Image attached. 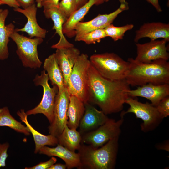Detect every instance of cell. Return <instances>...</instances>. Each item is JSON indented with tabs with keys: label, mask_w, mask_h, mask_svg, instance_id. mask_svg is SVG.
Here are the masks:
<instances>
[{
	"label": "cell",
	"mask_w": 169,
	"mask_h": 169,
	"mask_svg": "<svg viewBox=\"0 0 169 169\" xmlns=\"http://www.w3.org/2000/svg\"><path fill=\"white\" fill-rule=\"evenodd\" d=\"M88 73V102L97 105L106 115L121 111L131 90L126 79L111 80L106 79L98 72L91 63Z\"/></svg>",
	"instance_id": "6da1fadb"
},
{
	"label": "cell",
	"mask_w": 169,
	"mask_h": 169,
	"mask_svg": "<svg viewBox=\"0 0 169 169\" xmlns=\"http://www.w3.org/2000/svg\"><path fill=\"white\" fill-rule=\"evenodd\" d=\"M129 69L125 79L132 86H141L151 83L169 84V62L162 59L149 63L137 61L129 58Z\"/></svg>",
	"instance_id": "7a4b0ae2"
},
{
	"label": "cell",
	"mask_w": 169,
	"mask_h": 169,
	"mask_svg": "<svg viewBox=\"0 0 169 169\" xmlns=\"http://www.w3.org/2000/svg\"><path fill=\"white\" fill-rule=\"evenodd\" d=\"M119 138H114L98 148L81 143L78 150L80 163L79 169H114L118 152Z\"/></svg>",
	"instance_id": "3957f363"
},
{
	"label": "cell",
	"mask_w": 169,
	"mask_h": 169,
	"mask_svg": "<svg viewBox=\"0 0 169 169\" xmlns=\"http://www.w3.org/2000/svg\"><path fill=\"white\" fill-rule=\"evenodd\" d=\"M91 64L104 77L111 80L125 79L129 63L113 53L94 54L90 58Z\"/></svg>",
	"instance_id": "277c9868"
},
{
	"label": "cell",
	"mask_w": 169,
	"mask_h": 169,
	"mask_svg": "<svg viewBox=\"0 0 169 169\" xmlns=\"http://www.w3.org/2000/svg\"><path fill=\"white\" fill-rule=\"evenodd\" d=\"M90 64L88 55L82 54L74 64L68 81L67 88L70 95L84 103L88 100V69Z\"/></svg>",
	"instance_id": "5b68a950"
},
{
	"label": "cell",
	"mask_w": 169,
	"mask_h": 169,
	"mask_svg": "<svg viewBox=\"0 0 169 169\" xmlns=\"http://www.w3.org/2000/svg\"><path fill=\"white\" fill-rule=\"evenodd\" d=\"M10 38L16 44V53L24 67L34 69L40 68L42 62L38 57L37 47L43 42V39L28 38L20 34L15 29Z\"/></svg>",
	"instance_id": "8992f818"
},
{
	"label": "cell",
	"mask_w": 169,
	"mask_h": 169,
	"mask_svg": "<svg viewBox=\"0 0 169 169\" xmlns=\"http://www.w3.org/2000/svg\"><path fill=\"white\" fill-rule=\"evenodd\" d=\"M124 112L122 111L120 118L118 120L109 118L96 129L84 134L82 136L81 143L98 148L110 140L119 137L121 132V127L124 121L125 115Z\"/></svg>",
	"instance_id": "52a82bcc"
},
{
	"label": "cell",
	"mask_w": 169,
	"mask_h": 169,
	"mask_svg": "<svg viewBox=\"0 0 169 169\" xmlns=\"http://www.w3.org/2000/svg\"><path fill=\"white\" fill-rule=\"evenodd\" d=\"M49 78L45 70L41 72L40 75L37 74L33 79L36 86L42 87L43 90V97L38 105L31 110L27 111L26 113L28 116L37 114L44 115L48 119L50 124L53 119L54 110L56 96L59 89L56 85L51 87L48 83Z\"/></svg>",
	"instance_id": "ba28073f"
},
{
	"label": "cell",
	"mask_w": 169,
	"mask_h": 169,
	"mask_svg": "<svg viewBox=\"0 0 169 169\" xmlns=\"http://www.w3.org/2000/svg\"><path fill=\"white\" fill-rule=\"evenodd\" d=\"M125 103L129 105V107L127 111H124V114L133 113L136 118L141 119L143 121L140 125L141 130L144 132L155 129L163 119L156 107L151 103H142L134 97L129 96Z\"/></svg>",
	"instance_id": "9c48e42d"
},
{
	"label": "cell",
	"mask_w": 169,
	"mask_h": 169,
	"mask_svg": "<svg viewBox=\"0 0 169 169\" xmlns=\"http://www.w3.org/2000/svg\"><path fill=\"white\" fill-rule=\"evenodd\" d=\"M119 1L120 3V7L111 13L99 14L90 21L78 23L75 28V40L77 41L83 35L90 32L98 29L104 28L111 24L120 13L128 9V3L126 0Z\"/></svg>",
	"instance_id": "30bf717a"
},
{
	"label": "cell",
	"mask_w": 169,
	"mask_h": 169,
	"mask_svg": "<svg viewBox=\"0 0 169 169\" xmlns=\"http://www.w3.org/2000/svg\"><path fill=\"white\" fill-rule=\"evenodd\" d=\"M70 94L68 89L65 87L62 90L58 91L55 99L53 121L48 127L49 134L56 137L59 136L67 125V112Z\"/></svg>",
	"instance_id": "8fae6325"
},
{
	"label": "cell",
	"mask_w": 169,
	"mask_h": 169,
	"mask_svg": "<svg viewBox=\"0 0 169 169\" xmlns=\"http://www.w3.org/2000/svg\"><path fill=\"white\" fill-rule=\"evenodd\" d=\"M168 41L165 39L151 40L143 44L136 43L137 55L136 61L144 63H149L159 59L168 61L169 54L166 46Z\"/></svg>",
	"instance_id": "7c38bea8"
},
{
	"label": "cell",
	"mask_w": 169,
	"mask_h": 169,
	"mask_svg": "<svg viewBox=\"0 0 169 169\" xmlns=\"http://www.w3.org/2000/svg\"><path fill=\"white\" fill-rule=\"evenodd\" d=\"M129 96L146 98L154 106L164 97L169 96V84H155L151 83L138 86L134 90H130Z\"/></svg>",
	"instance_id": "4fadbf2b"
},
{
	"label": "cell",
	"mask_w": 169,
	"mask_h": 169,
	"mask_svg": "<svg viewBox=\"0 0 169 169\" xmlns=\"http://www.w3.org/2000/svg\"><path fill=\"white\" fill-rule=\"evenodd\" d=\"M13 10L24 15L27 19L24 27L15 29L16 31L25 32L30 38L35 37L43 39L45 37L47 30L41 27L37 23L36 18L37 7L35 3L24 9L18 7L14 8Z\"/></svg>",
	"instance_id": "5bb4252c"
},
{
	"label": "cell",
	"mask_w": 169,
	"mask_h": 169,
	"mask_svg": "<svg viewBox=\"0 0 169 169\" xmlns=\"http://www.w3.org/2000/svg\"><path fill=\"white\" fill-rule=\"evenodd\" d=\"M85 110L79 125L81 135L93 130L103 124L108 119L107 115L87 102L84 103Z\"/></svg>",
	"instance_id": "9a60e30c"
},
{
	"label": "cell",
	"mask_w": 169,
	"mask_h": 169,
	"mask_svg": "<svg viewBox=\"0 0 169 169\" xmlns=\"http://www.w3.org/2000/svg\"><path fill=\"white\" fill-rule=\"evenodd\" d=\"M54 53L63 76L64 86L67 88L69 76L80 51L74 46L57 49Z\"/></svg>",
	"instance_id": "2e32d148"
},
{
	"label": "cell",
	"mask_w": 169,
	"mask_h": 169,
	"mask_svg": "<svg viewBox=\"0 0 169 169\" xmlns=\"http://www.w3.org/2000/svg\"><path fill=\"white\" fill-rule=\"evenodd\" d=\"M147 37L151 40L163 38L169 41V24L160 22L145 23L136 31L134 41L138 43L142 38Z\"/></svg>",
	"instance_id": "e0dca14e"
},
{
	"label": "cell",
	"mask_w": 169,
	"mask_h": 169,
	"mask_svg": "<svg viewBox=\"0 0 169 169\" xmlns=\"http://www.w3.org/2000/svg\"><path fill=\"white\" fill-rule=\"evenodd\" d=\"M38 153L48 156H56L63 160L68 169L74 168L79 169L80 163L78 153L71 151L65 147L58 144L54 147L44 146L41 148Z\"/></svg>",
	"instance_id": "ac0fdd59"
},
{
	"label": "cell",
	"mask_w": 169,
	"mask_h": 169,
	"mask_svg": "<svg viewBox=\"0 0 169 169\" xmlns=\"http://www.w3.org/2000/svg\"><path fill=\"white\" fill-rule=\"evenodd\" d=\"M43 12L46 18H51L53 21L54 25L52 29L55 30L56 33L60 37L58 42L53 45L51 48L57 49L74 47V45L69 42L64 35L63 26L67 19L60 11L58 7L44 10Z\"/></svg>",
	"instance_id": "d6986e66"
},
{
	"label": "cell",
	"mask_w": 169,
	"mask_h": 169,
	"mask_svg": "<svg viewBox=\"0 0 169 169\" xmlns=\"http://www.w3.org/2000/svg\"><path fill=\"white\" fill-rule=\"evenodd\" d=\"M105 0H89L84 5L74 12L64 23L63 32L69 38L75 36V28L76 24L83 18L90 9L94 5L103 4Z\"/></svg>",
	"instance_id": "ffe728a7"
},
{
	"label": "cell",
	"mask_w": 169,
	"mask_h": 169,
	"mask_svg": "<svg viewBox=\"0 0 169 169\" xmlns=\"http://www.w3.org/2000/svg\"><path fill=\"white\" fill-rule=\"evenodd\" d=\"M17 114L29 129L32 134L35 143L34 152L36 154L39 152L40 149L44 146H54L58 144L57 137L51 135H43L35 129L29 124L27 120L28 115L24 109L18 111Z\"/></svg>",
	"instance_id": "44dd1931"
},
{
	"label": "cell",
	"mask_w": 169,
	"mask_h": 169,
	"mask_svg": "<svg viewBox=\"0 0 169 169\" xmlns=\"http://www.w3.org/2000/svg\"><path fill=\"white\" fill-rule=\"evenodd\" d=\"M9 12L7 9L0 12V60L6 59L9 57L8 44L10 36L15 29L12 23L5 25V21Z\"/></svg>",
	"instance_id": "7402d4cb"
},
{
	"label": "cell",
	"mask_w": 169,
	"mask_h": 169,
	"mask_svg": "<svg viewBox=\"0 0 169 169\" xmlns=\"http://www.w3.org/2000/svg\"><path fill=\"white\" fill-rule=\"evenodd\" d=\"M84 103L77 97L70 95L67 112V125L70 128L77 129L85 112Z\"/></svg>",
	"instance_id": "603a6c76"
},
{
	"label": "cell",
	"mask_w": 169,
	"mask_h": 169,
	"mask_svg": "<svg viewBox=\"0 0 169 169\" xmlns=\"http://www.w3.org/2000/svg\"><path fill=\"white\" fill-rule=\"evenodd\" d=\"M43 68L47 72L52 84L57 85L59 91L62 90L66 87L64 85L63 76L54 53L45 59Z\"/></svg>",
	"instance_id": "cb8c5ba5"
},
{
	"label": "cell",
	"mask_w": 169,
	"mask_h": 169,
	"mask_svg": "<svg viewBox=\"0 0 169 169\" xmlns=\"http://www.w3.org/2000/svg\"><path fill=\"white\" fill-rule=\"evenodd\" d=\"M57 137L58 144L71 151H75L80 146L82 140L81 134L77 129L70 128L67 125L62 133Z\"/></svg>",
	"instance_id": "d4e9b609"
},
{
	"label": "cell",
	"mask_w": 169,
	"mask_h": 169,
	"mask_svg": "<svg viewBox=\"0 0 169 169\" xmlns=\"http://www.w3.org/2000/svg\"><path fill=\"white\" fill-rule=\"evenodd\" d=\"M0 126L8 127L26 136L29 135L31 134L26 126L17 121L12 116L7 107L0 108Z\"/></svg>",
	"instance_id": "484cf974"
},
{
	"label": "cell",
	"mask_w": 169,
	"mask_h": 169,
	"mask_svg": "<svg viewBox=\"0 0 169 169\" xmlns=\"http://www.w3.org/2000/svg\"><path fill=\"white\" fill-rule=\"evenodd\" d=\"M133 24H127L121 27H116L111 24L104 28L107 37H111L114 41L122 39L125 33L134 27Z\"/></svg>",
	"instance_id": "4316f807"
},
{
	"label": "cell",
	"mask_w": 169,
	"mask_h": 169,
	"mask_svg": "<svg viewBox=\"0 0 169 169\" xmlns=\"http://www.w3.org/2000/svg\"><path fill=\"white\" fill-rule=\"evenodd\" d=\"M104 28L99 29L85 34L77 41H82L89 44L100 42L101 39L106 37Z\"/></svg>",
	"instance_id": "83f0119b"
},
{
	"label": "cell",
	"mask_w": 169,
	"mask_h": 169,
	"mask_svg": "<svg viewBox=\"0 0 169 169\" xmlns=\"http://www.w3.org/2000/svg\"><path fill=\"white\" fill-rule=\"evenodd\" d=\"M58 8L67 19L77 9L76 0H62L59 2Z\"/></svg>",
	"instance_id": "f1b7e54d"
},
{
	"label": "cell",
	"mask_w": 169,
	"mask_h": 169,
	"mask_svg": "<svg viewBox=\"0 0 169 169\" xmlns=\"http://www.w3.org/2000/svg\"><path fill=\"white\" fill-rule=\"evenodd\" d=\"M155 106L163 119L168 116L169 115V96L162 99Z\"/></svg>",
	"instance_id": "f546056e"
},
{
	"label": "cell",
	"mask_w": 169,
	"mask_h": 169,
	"mask_svg": "<svg viewBox=\"0 0 169 169\" xmlns=\"http://www.w3.org/2000/svg\"><path fill=\"white\" fill-rule=\"evenodd\" d=\"M9 147L8 142L3 144L0 143V168L6 166V161L8 156L7 151Z\"/></svg>",
	"instance_id": "4dcf8cb0"
},
{
	"label": "cell",
	"mask_w": 169,
	"mask_h": 169,
	"mask_svg": "<svg viewBox=\"0 0 169 169\" xmlns=\"http://www.w3.org/2000/svg\"><path fill=\"white\" fill-rule=\"evenodd\" d=\"M57 159L54 156L47 161L41 162L31 167H26L25 169H49L51 166L57 161Z\"/></svg>",
	"instance_id": "1f68e13d"
},
{
	"label": "cell",
	"mask_w": 169,
	"mask_h": 169,
	"mask_svg": "<svg viewBox=\"0 0 169 169\" xmlns=\"http://www.w3.org/2000/svg\"><path fill=\"white\" fill-rule=\"evenodd\" d=\"M59 0H42L41 7L46 10L54 7H58Z\"/></svg>",
	"instance_id": "d6a6232c"
},
{
	"label": "cell",
	"mask_w": 169,
	"mask_h": 169,
	"mask_svg": "<svg viewBox=\"0 0 169 169\" xmlns=\"http://www.w3.org/2000/svg\"><path fill=\"white\" fill-rule=\"evenodd\" d=\"M6 4L14 8L20 7L16 0H0V5Z\"/></svg>",
	"instance_id": "836d02e7"
},
{
	"label": "cell",
	"mask_w": 169,
	"mask_h": 169,
	"mask_svg": "<svg viewBox=\"0 0 169 169\" xmlns=\"http://www.w3.org/2000/svg\"><path fill=\"white\" fill-rule=\"evenodd\" d=\"M20 7L24 9L35 3V0H16Z\"/></svg>",
	"instance_id": "e575fe53"
},
{
	"label": "cell",
	"mask_w": 169,
	"mask_h": 169,
	"mask_svg": "<svg viewBox=\"0 0 169 169\" xmlns=\"http://www.w3.org/2000/svg\"><path fill=\"white\" fill-rule=\"evenodd\" d=\"M151 4L156 9L158 12L162 11L161 8L159 5V0H146Z\"/></svg>",
	"instance_id": "d590c367"
},
{
	"label": "cell",
	"mask_w": 169,
	"mask_h": 169,
	"mask_svg": "<svg viewBox=\"0 0 169 169\" xmlns=\"http://www.w3.org/2000/svg\"><path fill=\"white\" fill-rule=\"evenodd\" d=\"M66 168L65 164L57 163L53 164L49 169H65Z\"/></svg>",
	"instance_id": "8d00e7d4"
},
{
	"label": "cell",
	"mask_w": 169,
	"mask_h": 169,
	"mask_svg": "<svg viewBox=\"0 0 169 169\" xmlns=\"http://www.w3.org/2000/svg\"><path fill=\"white\" fill-rule=\"evenodd\" d=\"M89 0H76L77 9L87 3Z\"/></svg>",
	"instance_id": "74e56055"
},
{
	"label": "cell",
	"mask_w": 169,
	"mask_h": 169,
	"mask_svg": "<svg viewBox=\"0 0 169 169\" xmlns=\"http://www.w3.org/2000/svg\"><path fill=\"white\" fill-rule=\"evenodd\" d=\"M42 0H36V5L38 8H41V2Z\"/></svg>",
	"instance_id": "f35d334b"
},
{
	"label": "cell",
	"mask_w": 169,
	"mask_h": 169,
	"mask_svg": "<svg viewBox=\"0 0 169 169\" xmlns=\"http://www.w3.org/2000/svg\"><path fill=\"white\" fill-rule=\"evenodd\" d=\"M109 0H105V2H107L109 1Z\"/></svg>",
	"instance_id": "ab89813d"
},
{
	"label": "cell",
	"mask_w": 169,
	"mask_h": 169,
	"mask_svg": "<svg viewBox=\"0 0 169 169\" xmlns=\"http://www.w3.org/2000/svg\"><path fill=\"white\" fill-rule=\"evenodd\" d=\"M2 10H3V9H2L0 8V12L2 11Z\"/></svg>",
	"instance_id": "60d3db41"
}]
</instances>
